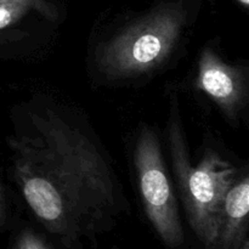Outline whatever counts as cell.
<instances>
[{"instance_id": "11", "label": "cell", "mask_w": 249, "mask_h": 249, "mask_svg": "<svg viewBox=\"0 0 249 249\" xmlns=\"http://www.w3.org/2000/svg\"><path fill=\"white\" fill-rule=\"evenodd\" d=\"M238 2H240L241 5H243L245 7H248L249 6V0H237Z\"/></svg>"}, {"instance_id": "9", "label": "cell", "mask_w": 249, "mask_h": 249, "mask_svg": "<svg viewBox=\"0 0 249 249\" xmlns=\"http://www.w3.org/2000/svg\"><path fill=\"white\" fill-rule=\"evenodd\" d=\"M2 213H4V203H2V191L1 186H0V221L2 219Z\"/></svg>"}, {"instance_id": "3", "label": "cell", "mask_w": 249, "mask_h": 249, "mask_svg": "<svg viewBox=\"0 0 249 249\" xmlns=\"http://www.w3.org/2000/svg\"><path fill=\"white\" fill-rule=\"evenodd\" d=\"M186 22V11L180 4L160 5L102 46L100 67L113 79L152 72L170 57L181 39Z\"/></svg>"}, {"instance_id": "8", "label": "cell", "mask_w": 249, "mask_h": 249, "mask_svg": "<svg viewBox=\"0 0 249 249\" xmlns=\"http://www.w3.org/2000/svg\"><path fill=\"white\" fill-rule=\"evenodd\" d=\"M14 249H53L49 243L32 230H23L17 237Z\"/></svg>"}, {"instance_id": "4", "label": "cell", "mask_w": 249, "mask_h": 249, "mask_svg": "<svg viewBox=\"0 0 249 249\" xmlns=\"http://www.w3.org/2000/svg\"><path fill=\"white\" fill-rule=\"evenodd\" d=\"M135 167L146 215L157 235L169 249L184 246L185 235L163 160L160 143L152 129L142 128L135 147Z\"/></svg>"}, {"instance_id": "2", "label": "cell", "mask_w": 249, "mask_h": 249, "mask_svg": "<svg viewBox=\"0 0 249 249\" xmlns=\"http://www.w3.org/2000/svg\"><path fill=\"white\" fill-rule=\"evenodd\" d=\"M168 140L190 225L207 248L215 249L224 199L238 178L237 169L214 150L207 151L198 164H191L178 104L170 112Z\"/></svg>"}, {"instance_id": "6", "label": "cell", "mask_w": 249, "mask_h": 249, "mask_svg": "<svg viewBox=\"0 0 249 249\" xmlns=\"http://www.w3.org/2000/svg\"><path fill=\"white\" fill-rule=\"evenodd\" d=\"M249 213V178L235 180L223 203L215 249H238L247 237Z\"/></svg>"}, {"instance_id": "10", "label": "cell", "mask_w": 249, "mask_h": 249, "mask_svg": "<svg viewBox=\"0 0 249 249\" xmlns=\"http://www.w3.org/2000/svg\"><path fill=\"white\" fill-rule=\"evenodd\" d=\"M238 249H249V240H248V238H246V240L243 241V243L241 245V247Z\"/></svg>"}, {"instance_id": "5", "label": "cell", "mask_w": 249, "mask_h": 249, "mask_svg": "<svg viewBox=\"0 0 249 249\" xmlns=\"http://www.w3.org/2000/svg\"><path fill=\"white\" fill-rule=\"evenodd\" d=\"M196 87L231 119L237 117L247 99V83L242 70L226 63L211 48L201 53Z\"/></svg>"}, {"instance_id": "1", "label": "cell", "mask_w": 249, "mask_h": 249, "mask_svg": "<svg viewBox=\"0 0 249 249\" xmlns=\"http://www.w3.org/2000/svg\"><path fill=\"white\" fill-rule=\"evenodd\" d=\"M12 172L41 225L67 249H82L128 208L94 134L63 107L29 102L10 139Z\"/></svg>"}, {"instance_id": "7", "label": "cell", "mask_w": 249, "mask_h": 249, "mask_svg": "<svg viewBox=\"0 0 249 249\" xmlns=\"http://www.w3.org/2000/svg\"><path fill=\"white\" fill-rule=\"evenodd\" d=\"M29 11L55 17L53 6L46 0H0V29L15 24Z\"/></svg>"}]
</instances>
